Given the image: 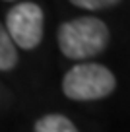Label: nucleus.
<instances>
[{
  "mask_svg": "<svg viewBox=\"0 0 130 132\" xmlns=\"http://www.w3.org/2000/svg\"><path fill=\"white\" fill-rule=\"evenodd\" d=\"M117 87L115 74L97 62H82L66 72L62 91L74 101H95L113 93Z\"/></svg>",
  "mask_w": 130,
  "mask_h": 132,
  "instance_id": "f03ea898",
  "label": "nucleus"
},
{
  "mask_svg": "<svg viewBox=\"0 0 130 132\" xmlns=\"http://www.w3.org/2000/svg\"><path fill=\"white\" fill-rule=\"evenodd\" d=\"M6 2H12V0H6Z\"/></svg>",
  "mask_w": 130,
  "mask_h": 132,
  "instance_id": "0eeeda50",
  "label": "nucleus"
},
{
  "mask_svg": "<svg viewBox=\"0 0 130 132\" xmlns=\"http://www.w3.org/2000/svg\"><path fill=\"white\" fill-rule=\"evenodd\" d=\"M70 2L84 10H105V8L117 6L120 0H70Z\"/></svg>",
  "mask_w": 130,
  "mask_h": 132,
  "instance_id": "423d86ee",
  "label": "nucleus"
},
{
  "mask_svg": "<svg viewBox=\"0 0 130 132\" xmlns=\"http://www.w3.org/2000/svg\"><path fill=\"white\" fill-rule=\"evenodd\" d=\"M18 64V49L0 21V70H12Z\"/></svg>",
  "mask_w": 130,
  "mask_h": 132,
  "instance_id": "39448f33",
  "label": "nucleus"
},
{
  "mask_svg": "<svg viewBox=\"0 0 130 132\" xmlns=\"http://www.w3.org/2000/svg\"><path fill=\"white\" fill-rule=\"evenodd\" d=\"M109 45V27L103 20L91 16L64 21L58 27V47L72 60H87L97 56Z\"/></svg>",
  "mask_w": 130,
  "mask_h": 132,
  "instance_id": "f257e3e1",
  "label": "nucleus"
},
{
  "mask_svg": "<svg viewBox=\"0 0 130 132\" xmlns=\"http://www.w3.org/2000/svg\"><path fill=\"white\" fill-rule=\"evenodd\" d=\"M4 27L16 47L31 51L43 39V10L35 2H20L6 14Z\"/></svg>",
  "mask_w": 130,
  "mask_h": 132,
  "instance_id": "7ed1b4c3",
  "label": "nucleus"
},
{
  "mask_svg": "<svg viewBox=\"0 0 130 132\" xmlns=\"http://www.w3.org/2000/svg\"><path fill=\"white\" fill-rule=\"evenodd\" d=\"M33 132H80V130H78V128L74 126V122L70 119H66L64 115L53 113V115L41 117L35 122Z\"/></svg>",
  "mask_w": 130,
  "mask_h": 132,
  "instance_id": "20e7f679",
  "label": "nucleus"
}]
</instances>
